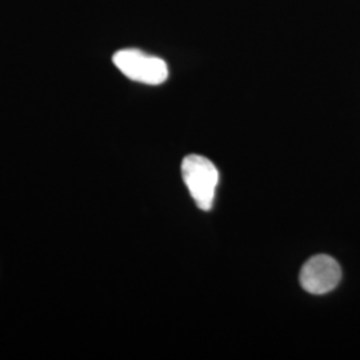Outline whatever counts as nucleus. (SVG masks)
<instances>
[{"instance_id":"7ed1b4c3","label":"nucleus","mask_w":360,"mask_h":360,"mask_svg":"<svg viewBox=\"0 0 360 360\" xmlns=\"http://www.w3.org/2000/svg\"><path fill=\"white\" fill-rule=\"evenodd\" d=\"M342 279V269L334 257L316 255L306 262L300 272L302 287L314 295H323L336 288Z\"/></svg>"},{"instance_id":"f03ea898","label":"nucleus","mask_w":360,"mask_h":360,"mask_svg":"<svg viewBox=\"0 0 360 360\" xmlns=\"http://www.w3.org/2000/svg\"><path fill=\"white\" fill-rule=\"evenodd\" d=\"M112 62L124 77L134 82L158 86L167 80L168 67L166 62L139 50L127 49L115 52Z\"/></svg>"},{"instance_id":"f257e3e1","label":"nucleus","mask_w":360,"mask_h":360,"mask_svg":"<svg viewBox=\"0 0 360 360\" xmlns=\"http://www.w3.org/2000/svg\"><path fill=\"white\" fill-rule=\"evenodd\" d=\"M181 176L196 206L210 211L218 186V169L211 160L200 155H188L181 162Z\"/></svg>"}]
</instances>
